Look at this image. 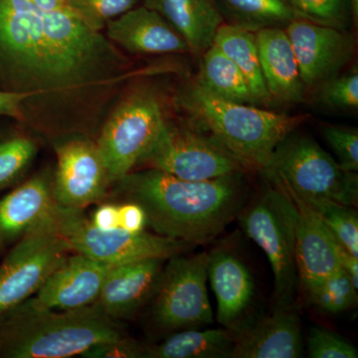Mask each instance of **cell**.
Returning a JSON list of instances; mask_svg holds the SVG:
<instances>
[{
    "label": "cell",
    "mask_w": 358,
    "mask_h": 358,
    "mask_svg": "<svg viewBox=\"0 0 358 358\" xmlns=\"http://www.w3.org/2000/svg\"><path fill=\"white\" fill-rule=\"evenodd\" d=\"M226 24L251 32L285 28L296 20L288 0H213Z\"/></svg>",
    "instance_id": "484cf974"
},
{
    "label": "cell",
    "mask_w": 358,
    "mask_h": 358,
    "mask_svg": "<svg viewBox=\"0 0 358 358\" xmlns=\"http://www.w3.org/2000/svg\"><path fill=\"white\" fill-rule=\"evenodd\" d=\"M298 210L296 264L303 293L313 288L341 268L339 244L322 219L305 202L289 194Z\"/></svg>",
    "instance_id": "9a60e30c"
},
{
    "label": "cell",
    "mask_w": 358,
    "mask_h": 358,
    "mask_svg": "<svg viewBox=\"0 0 358 358\" xmlns=\"http://www.w3.org/2000/svg\"><path fill=\"white\" fill-rule=\"evenodd\" d=\"M208 280L217 301V320L236 334L246 324L245 317L254 298V281L243 261L230 250L208 253Z\"/></svg>",
    "instance_id": "e0dca14e"
},
{
    "label": "cell",
    "mask_w": 358,
    "mask_h": 358,
    "mask_svg": "<svg viewBox=\"0 0 358 358\" xmlns=\"http://www.w3.org/2000/svg\"><path fill=\"white\" fill-rule=\"evenodd\" d=\"M27 100V96L22 94L0 91V115H6L18 121H24Z\"/></svg>",
    "instance_id": "74e56055"
},
{
    "label": "cell",
    "mask_w": 358,
    "mask_h": 358,
    "mask_svg": "<svg viewBox=\"0 0 358 358\" xmlns=\"http://www.w3.org/2000/svg\"><path fill=\"white\" fill-rule=\"evenodd\" d=\"M307 205L322 219L336 242L348 253L358 258L357 209L334 201L315 202Z\"/></svg>",
    "instance_id": "4316f807"
},
{
    "label": "cell",
    "mask_w": 358,
    "mask_h": 358,
    "mask_svg": "<svg viewBox=\"0 0 358 358\" xmlns=\"http://www.w3.org/2000/svg\"><path fill=\"white\" fill-rule=\"evenodd\" d=\"M56 204L53 174L40 173L0 199V249L13 245L47 217Z\"/></svg>",
    "instance_id": "ffe728a7"
},
{
    "label": "cell",
    "mask_w": 358,
    "mask_h": 358,
    "mask_svg": "<svg viewBox=\"0 0 358 358\" xmlns=\"http://www.w3.org/2000/svg\"><path fill=\"white\" fill-rule=\"evenodd\" d=\"M294 133L275 148L263 171L268 181L307 204L334 201L357 206V173L345 171L317 141Z\"/></svg>",
    "instance_id": "5b68a950"
},
{
    "label": "cell",
    "mask_w": 358,
    "mask_h": 358,
    "mask_svg": "<svg viewBox=\"0 0 358 358\" xmlns=\"http://www.w3.org/2000/svg\"><path fill=\"white\" fill-rule=\"evenodd\" d=\"M285 30L307 89L338 75L355 55V38L348 31L303 20L292 21Z\"/></svg>",
    "instance_id": "4fadbf2b"
},
{
    "label": "cell",
    "mask_w": 358,
    "mask_h": 358,
    "mask_svg": "<svg viewBox=\"0 0 358 358\" xmlns=\"http://www.w3.org/2000/svg\"><path fill=\"white\" fill-rule=\"evenodd\" d=\"M271 182V181H270ZM242 229L267 256L274 275L275 308H292L298 288V210L281 186L271 182L238 213Z\"/></svg>",
    "instance_id": "8992f818"
},
{
    "label": "cell",
    "mask_w": 358,
    "mask_h": 358,
    "mask_svg": "<svg viewBox=\"0 0 358 358\" xmlns=\"http://www.w3.org/2000/svg\"><path fill=\"white\" fill-rule=\"evenodd\" d=\"M234 343L235 334L227 329H186L147 348L145 358H230Z\"/></svg>",
    "instance_id": "603a6c76"
},
{
    "label": "cell",
    "mask_w": 358,
    "mask_h": 358,
    "mask_svg": "<svg viewBox=\"0 0 358 358\" xmlns=\"http://www.w3.org/2000/svg\"><path fill=\"white\" fill-rule=\"evenodd\" d=\"M145 6L173 26L195 54H202L212 46L224 23L213 0H147Z\"/></svg>",
    "instance_id": "7402d4cb"
},
{
    "label": "cell",
    "mask_w": 358,
    "mask_h": 358,
    "mask_svg": "<svg viewBox=\"0 0 358 358\" xmlns=\"http://www.w3.org/2000/svg\"><path fill=\"white\" fill-rule=\"evenodd\" d=\"M338 256L341 268L345 271L353 286L358 289V258L345 251L341 245L338 247Z\"/></svg>",
    "instance_id": "f35d334b"
},
{
    "label": "cell",
    "mask_w": 358,
    "mask_h": 358,
    "mask_svg": "<svg viewBox=\"0 0 358 358\" xmlns=\"http://www.w3.org/2000/svg\"><path fill=\"white\" fill-rule=\"evenodd\" d=\"M197 84L212 95L240 103H257L246 78L215 45L202 53Z\"/></svg>",
    "instance_id": "d4e9b609"
},
{
    "label": "cell",
    "mask_w": 358,
    "mask_h": 358,
    "mask_svg": "<svg viewBox=\"0 0 358 358\" xmlns=\"http://www.w3.org/2000/svg\"><path fill=\"white\" fill-rule=\"evenodd\" d=\"M255 34L263 77L271 98L285 103L303 101L307 88L285 28H266Z\"/></svg>",
    "instance_id": "44dd1931"
},
{
    "label": "cell",
    "mask_w": 358,
    "mask_h": 358,
    "mask_svg": "<svg viewBox=\"0 0 358 358\" xmlns=\"http://www.w3.org/2000/svg\"><path fill=\"white\" fill-rule=\"evenodd\" d=\"M47 223L70 247L79 253L110 266L178 255L192 245L147 231L129 233L122 229L103 231L90 222L82 209L56 203L47 215Z\"/></svg>",
    "instance_id": "52a82bcc"
},
{
    "label": "cell",
    "mask_w": 358,
    "mask_h": 358,
    "mask_svg": "<svg viewBox=\"0 0 358 358\" xmlns=\"http://www.w3.org/2000/svg\"><path fill=\"white\" fill-rule=\"evenodd\" d=\"M57 169L53 174L56 203L82 209L100 203L113 185L96 141L79 136L60 138L54 143Z\"/></svg>",
    "instance_id": "7c38bea8"
},
{
    "label": "cell",
    "mask_w": 358,
    "mask_h": 358,
    "mask_svg": "<svg viewBox=\"0 0 358 358\" xmlns=\"http://www.w3.org/2000/svg\"><path fill=\"white\" fill-rule=\"evenodd\" d=\"M306 296L320 312L336 315L350 310L357 303V289L345 271L339 268Z\"/></svg>",
    "instance_id": "83f0119b"
},
{
    "label": "cell",
    "mask_w": 358,
    "mask_h": 358,
    "mask_svg": "<svg viewBox=\"0 0 358 358\" xmlns=\"http://www.w3.org/2000/svg\"><path fill=\"white\" fill-rule=\"evenodd\" d=\"M353 15H355V20H357L358 16V0H352Z\"/></svg>",
    "instance_id": "60d3db41"
},
{
    "label": "cell",
    "mask_w": 358,
    "mask_h": 358,
    "mask_svg": "<svg viewBox=\"0 0 358 358\" xmlns=\"http://www.w3.org/2000/svg\"><path fill=\"white\" fill-rule=\"evenodd\" d=\"M115 183L117 194L143 207L157 234L189 245L217 236L243 207L242 173L190 181L147 169Z\"/></svg>",
    "instance_id": "7a4b0ae2"
},
{
    "label": "cell",
    "mask_w": 358,
    "mask_h": 358,
    "mask_svg": "<svg viewBox=\"0 0 358 358\" xmlns=\"http://www.w3.org/2000/svg\"><path fill=\"white\" fill-rule=\"evenodd\" d=\"M138 166L190 181L211 180L246 169L210 134L169 121Z\"/></svg>",
    "instance_id": "9c48e42d"
},
{
    "label": "cell",
    "mask_w": 358,
    "mask_h": 358,
    "mask_svg": "<svg viewBox=\"0 0 358 358\" xmlns=\"http://www.w3.org/2000/svg\"><path fill=\"white\" fill-rule=\"evenodd\" d=\"M92 225L98 229L110 231L119 229V209L117 204L113 202H103L99 204L95 211L89 217Z\"/></svg>",
    "instance_id": "8d00e7d4"
},
{
    "label": "cell",
    "mask_w": 358,
    "mask_h": 358,
    "mask_svg": "<svg viewBox=\"0 0 358 358\" xmlns=\"http://www.w3.org/2000/svg\"><path fill=\"white\" fill-rule=\"evenodd\" d=\"M320 102L334 109H357L358 107V72L352 68L343 75H336L320 85Z\"/></svg>",
    "instance_id": "1f68e13d"
},
{
    "label": "cell",
    "mask_w": 358,
    "mask_h": 358,
    "mask_svg": "<svg viewBox=\"0 0 358 358\" xmlns=\"http://www.w3.org/2000/svg\"><path fill=\"white\" fill-rule=\"evenodd\" d=\"M155 289L152 319L166 331L196 329L213 322L208 292L206 252L167 259Z\"/></svg>",
    "instance_id": "30bf717a"
},
{
    "label": "cell",
    "mask_w": 358,
    "mask_h": 358,
    "mask_svg": "<svg viewBox=\"0 0 358 358\" xmlns=\"http://www.w3.org/2000/svg\"><path fill=\"white\" fill-rule=\"evenodd\" d=\"M33 4L42 11H57L64 9L67 0H31Z\"/></svg>",
    "instance_id": "ab89813d"
},
{
    "label": "cell",
    "mask_w": 358,
    "mask_h": 358,
    "mask_svg": "<svg viewBox=\"0 0 358 358\" xmlns=\"http://www.w3.org/2000/svg\"><path fill=\"white\" fill-rule=\"evenodd\" d=\"M164 261L148 259L113 266L95 305L112 320L131 317L154 296Z\"/></svg>",
    "instance_id": "ac0fdd59"
},
{
    "label": "cell",
    "mask_w": 358,
    "mask_h": 358,
    "mask_svg": "<svg viewBox=\"0 0 358 358\" xmlns=\"http://www.w3.org/2000/svg\"><path fill=\"white\" fill-rule=\"evenodd\" d=\"M119 209V229L129 233H140L148 227V216L143 207L136 202L126 200L117 204Z\"/></svg>",
    "instance_id": "d590c367"
},
{
    "label": "cell",
    "mask_w": 358,
    "mask_h": 358,
    "mask_svg": "<svg viewBox=\"0 0 358 358\" xmlns=\"http://www.w3.org/2000/svg\"><path fill=\"white\" fill-rule=\"evenodd\" d=\"M166 121L152 90H136L115 108L96 140L113 185L138 166Z\"/></svg>",
    "instance_id": "ba28073f"
},
{
    "label": "cell",
    "mask_w": 358,
    "mask_h": 358,
    "mask_svg": "<svg viewBox=\"0 0 358 358\" xmlns=\"http://www.w3.org/2000/svg\"><path fill=\"white\" fill-rule=\"evenodd\" d=\"M147 348L124 338L92 346L81 355L86 358H145Z\"/></svg>",
    "instance_id": "e575fe53"
},
{
    "label": "cell",
    "mask_w": 358,
    "mask_h": 358,
    "mask_svg": "<svg viewBox=\"0 0 358 358\" xmlns=\"http://www.w3.org/2000/svg\"><path fill=\"white\" fill-rule=\"evenodd\" d=\"M107 38L131 54H181L189 52L180 34L159 13L148 6L134 7L110 21Z\"/></svg>",
    "instance_id": "d6986e66"
},
{
    "label": "cell",
    "mask_w": 358,
    "mask_h": 358,
    "mask_svg": "<svg viewBox=\"0 0 358 358\" xmlns=\"http://www.w3.org/2000/svg\"><path fill=\"white\" fill-rule=\"evenodd\" d=\"M71 253L46 218L20 238L0 264V315L32 298Z\"/></svg>",
    "instance_id": "8fae6325"
},
{
    "label": "cell",
    "mask_w": 358,
    "mask_h": 358,
    "mask_svg": "<svg viewBox=\"0 0 358 358\" xmlns=\"http://www.w3.org/2000/svg\"><path fill=\"white\" fill-rule=\"evenodd\" d=\"M126 69L114 43L66 7L42 11L31 0H0V91L27 96L26 106L60 105L106 90Z\"/></svg>",
    "instance_id": "6da1fadb"
},
{
    "label": "cell",
    "mask_w": 358,
    "mask_h": 358,
    "mask_svg": "<svg viewBox=\"0 0 358 358\" xmlns=\"http://www.w3.org/2000/svg\"><path fill=\"white\" fill-rule=\"evenodd\" d=\"M115 320L95 303L57 310L28 299L0 315V357L68 358L92 346L124 338Z\"/></svg>",
    "instance_id": "3957f363"
},
{
    "label": "cell",
    "mask_w": 358,
    "mask_h": 358,
    "mask_svg": "<svg viewBox=\"0 0 358 358\" xmlns=\"http://www.w3.org/2000/svg\"><path fill=\"white\" fill-rule=\"evenodd\" d=\"M296 20L348 31L355 20L352 0H288Z\"/></svg>",
    "instance_id": "f1b7e54d"
},
{
    "label": "cell",
    "mask_w": 358,
    "mask_h": 358,
    "mask_svg": "<svg viewBox=\"0 0 358 358\" xmlns=\"http://www.w3.org/2000/svg\"><path fill=\"white\" fill-rule=\"evenodd\" d=\"M322 133L334 154L338 157L339 166L345 171H358V131L348 127L324 124Z\"/></svg>",
    "instance_id": "836d02e7"
},
{
    "label": "cell",
    "mask_w": 358,
    "mask_h": 358,
    "mask_svg": "<svg viewBox=\"0 0 358 358\" xmlns=\"http://www.w3.org/2000/svg\"><path fill=\"white\" fill-rule=\"evenodd\" d=\"M303 352L298 313L292 308H275L235 334L230 358H298Z\"/></svg>",
    "instance_id": "2e32d148"
},
{
    "label": "cell",
    "mask_w": 358,
    "mask_h": 358,
    "mask_svg": "<svg viewBox=\"0 0 358 358\" xmlns=\"http://www.w3.org/2000/svg\"><path fill=\"white\" fill-rule=\"evenodd\" d=\"M36 152V143L28 136H14L0 141V192L24 176Z\"/></svg>",
    "instance_id": "f546056e"
},
{
    "label": "cell",
    "mask_w": 358,
    "mask_h": 358,
    "mask_svg": "<svg viewBox=\"0 0 358 358\" xmlns=\"http://www.w3.org/2000/svg\"><path fill=\"white\" fill-rule=\"evenodd\" d=\"M0 250H1V249H0Z\"/></svg>",
    "instance_id": "b9f144b4"
},
{
    "label": "cell",
    "mask_w": 358,
    "mask_h": 358,
    "mask_svg": "<svg viewBox=\"0 0 358 358\" xmlns=\"http://www.w3.org/2000/svg\"><path fill=\"white\" fill-rule=\"evenodd\" d=\"M176 102L196 128L208 131L245 169L262 173L279 143L308 119L224 100L196 82L180 90Z\"/></svg>",
    "instance_id": "277c9868"
},
{
    "label": "cell",
    "mask_w": 358,
    "mask_h": 358,
    "mask_svg": "<svg viewBox=\"0 0 358 358\" xmlns=\"http://www.w3.org/2000/svg\"><path fill=\"white\" fill-rule=\"evenodd\" d=\"M138 0H67L66 8L94 31L136 7Z\"/></svg>",
    "instance_id": "4dcf8cb0"
},
{
    "label": "cell",
    "mask_w": 358,
    "mask_h": 358,
    "mask_svg": "<svg viewBox=\"0 0 358 358\" xmlns=\"http://www.w3.org/2000/svg\"><path fill=\"white\" fill-rule=\"evenodd\" d=\"M212 45L218 47L239 68L257 103L272 100L264 80L255 33L223 23Z\"/></svg>",
    "instance_id": "cb8c5ba5"
},
{
    "label": "cell",
    "mask_w": 358,
    "mask_h": 358,
    "mask_svg": "<svg viewBox=\"0 0 358 358\" xmlns=\"http://www.w3.org/2000/svg\"><path fill=\"white\" fill-rule=\"evenodd\" d=\"M113 266L79 253H71L49 275L33 301L57 310L94 305Z\"/></svg>",
    "instance_id": "5bb4252c"
},
{
    "label": "cell",
    "mask_w": 358,
    "mask_h": 358,
    "mask_svg": "<svg viewBox=\"0 0 358 358\" xmlns=\"http://www.w3.org/2000/svg\"><path fill=\"white\" fill-rule=\"evenodd\" d=\"M308 357L357 358V348L343 336L326 327H312L308 336Z\"/></svg>",
    "instance_id": "d6a6232c"
}]
</instances>
